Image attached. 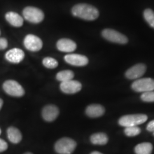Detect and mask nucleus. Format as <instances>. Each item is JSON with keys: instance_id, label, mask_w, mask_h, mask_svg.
<instances>
[{"instance_id": "nucleus-26", "label": "nucleus", "mask_w": 154, "mask_h": 154, "mask_svg": "<svg viewBox=\"0 0 154 154\" xmlns=\"http://www.w3.org/2000/svg\"><path fill=\"white\" fill-rule=\"evenodd\" d=\"M8 45V42L5 38H0V50L5 49Z\"/></svg>"}, {"instance_id": "nucleus-24", "label": "nucleus", "mask_w": 154, "mask_h": 154, "mask_svg": "<svg viewBox=\"0 0 154 154\" xmlns=\"http://www.w3.org/2000/svg\"><path fill=\"white\" fill-rule=\"evenodd\" d=\"M140 98L144 102H154V91H149V92L143 93L142 94Z\"/></svg>"}, {"instance_id": "nucleus-12", "label": "nucleus", "mask_w": 154, "mask_h": 154, "mask_svg": "<svg viewBox=\"0 0 154 154\" xmlns=\"http://www.w3.org/2000/svg\"><path fill=\"white\" fill-rule=\"evenodd\" d=\"M5 57L6 60L11 63H19L23 60L25 53L22 50L13 48L6 53Z\"/></svg>"}, {"instance_id": "nucleus-1", "label": "nucleus", "mask_w": 154, "mask_h": 154, "mask_svg": "<svg viewBox=\"0 0 154 154\" xmlns=\"http://www.w3.org/2000/svg\"><path fill=\"white\" fill-rule=\"evenodd\" d=\"M72 14L86 21H94L98 18V10L93 6L87 4H78L72 7Z\"/></svg>"}, {"instance_id": "nucleus-31", "label": "nucleus", "mask_w": 154, "mask_h": 154, "mask_svg": "<svg viewBox=\"0 0 154 154\" xmlns=\"http://www.w3.org/2000/svg\"><path fill=\"white\" fill-rule=\"evenodd\" d=\"M1 128H0V135H1Z\"/></svg>"}, {"instance_id": "nucleus-16", "label": "nucleus", "mask_w": 154, "mask_h": 154, "mask_svg": "<svg viewBox=\"0 0 154 154\" xmlns=\"http://www.w3.org/2000/svg\"><path fill=\"white\" fill-rule=\"evenodd\" d=\"M105 108L100 105H91L86 110V114L90 118H98L103 116L105 113Z\"/></svg>"}, {"instance_id": "nucleus-8", "label": "nucleus", "mask_w": 154, "mask_h": 154, "mask_svg": "<svg viewBox=\"0 0 154 154\" xmlns=\"http://www.w3.org/2000/svg\"><path fill=\"white\" fill-rule=\"evenodd\" d=\"M23 44L26 49L31 51H38L42 49L43 43L37 35L28 34L23 40Z\"/></svg>"}, {"instance_id": "nucleus-5", "label": "nucleus", "mask_w": 154, "mask_h": 154, "mask_svg": "<svg viewBox=\"0 0 154 154\" xmlns=\"http://www.w3.org/2000/svg\"><path fill=\"white\" fill-rule=\"evenodd\" d=\"M2 88L6 93L12 97H21L25 94L22 86L14 80L6 81L3 84Z\"/></svg>"}, {"instance_id": "nucleus-27", "label": "nucleus", "mask_w": 154, "mask_h": 154, "mask_svg": "<svg viewBox=\"0 0 154 154\" xmlns=\"http://www.w3.org/2000/svg\"><path fill=\"white\" fill-rule=\"evenodd\" d=\"M147 130L149 132H154V120L149 122L147 126Z\"/></svg>"}, {"instance_id": "nucleus-15", "label": "nucleus", "mask_w": 154, "mask_h": 154, "mask_svg": "<svg viewBox=\"0 0 154 154\" xmlns=\"http://www.w3.org/2000/svg\"><path fill=\"white\" fill-rule=\"evenodd\" d=\"M5 19L9 24L14 27H21L23 23V18L16 12L9 11L6 13Z\"/></svg>"}, {"instance_id": "nucleus-17", "label": "nucleus", "mask_w": 154, "mask_h": 154, "mask_svg": "<svg viewBox=\"0 0 154 154\" xmlns=\"http://www.w3.org/2000/svg\"><path fill=\"white\" fill-rule=\"evenodd\" d=\"M8 139L12 143H19L22 140V136L20 131L14 127H10L7 130Z\"/></svg>"}, {"instance_id": "nucleus-3", "label": "nucleus", "mask_w": 154, "mask_h": 154, "mask_svg": "<svg viewBox=\"0 0 154 154\" xmlns=\"http://www.w3.org/2000/svg\"><path fill=\"white\" fill-rule=\"evenodd\" d=\"M77 147V143L72 139L61 138L55 144V151L59 154H72Z\"/></svg>"}, {"instance_id": "nucleus-29", "label": "nucleus", "mask_w": 154, "mask_h": 154, "mask_svg": "<svg viewBox=\"0 0 154 154\" xmlns=\"http://www.w3.org/2000/svg\"><path fill=\"white\" fill-rule=\"evenodd\" d=\"M90 154H102V153H100V152H99L98 151H93V152H92Z\"/></svg>"}, {"instance_id": "nucleus-32", "label": "nucleus", "mask_w": 154, "mask_h": 154, "mask_svg": "<svg viewBox=\"0 0 154 154\" xmlns=\"http://www.w3.org/2000/svg\"><path fill=\"white\" fill-rule=\"evenodd\" d=\"M0 35H1V30H0Z\"/></svg>"}, {"instance_id": "nucleus-14", "label": "nucleus", "mask_w": 154, "mask_h": 154, "mask_svg": "<svg viewBox=\"0 0 154 154\" xmlns=\"http://www.w3.org/2000/svg\"><path fill=\"white\" fill-rule=\"evenodd\" d=\"M57 48L62 52L71 53L77 49V44L72 39L62 38L57 42Z\"/></svg>"}, {"instance_id": "nucleus-23", "label": "nucleus", "mask_w": 154, "mask_h": 154, "mask_svg": "<svg viewBox=\"0 0 154 154\" xmlns=\"http://www.w3.org/2000/svg\"><path fill=\"white\" fill-rule=\"evenodd\" d=\"M141 132V130L137 126L127 127L125 129V133L127 137H132L139 135Z\"/></svg>"}, {"instance_id": "nucleus-28", "label": "nucleus", "mask_w": 154, "mask_h": 154, "mask_svg": "<svg viewBox=\"0 0 154 154\" xmlns=\"http://www.w3.org/2000/svg\"><path fill=\"white\" fill-rule=\"evenodd\" d=\"M3 103H4V102H3V100L2 99H0V110L1 109L2 106H3Z\"/></svg>"}, {"instance_id": "nucleus-25", "label": "nucleus", "mask_w": 154, "mask_h": 154, "mask_svg": "<svg viewBox=\"0 0 154 154\" xmlns=\"http://www.w3.org/2000/svg\"><path fill=\"white\" fill-rule=\"evenodd\" d=\"M8 148V144L4 139L0 138V152H4Z\"/></svg>"}, {"instance_id": "nucleus-22", "label": "nucleus", "mask_w": 154, "mask_h": 154, "mask_svg": "<svg viewBox=\"0 0 154 154\" xmlns=\"http://www.w3.org/2000/svg\"><path fill=\"white\" fill-rule=\"evenodd\" d=\"M42 63L45 67L51 69H55L58 65V61L51 57L45 58L42 61Z\"/></svg>"}, {"instance_id": "nucleus-7", "label": "nucleus", "mask_w": 154, "mask_h": 154, "mask_svg": "<svg viewBox=\"0 0 154 154\" xmlns=\"http://www.w3.org/2000/svg\"><path fill=\"white\" fill-rule=\"evenodd\" d=\"M132 89L136 92H149L154 90V79L150 78H142L132 83Z\"/></svg>"}, {"instance_id": "nucleus-10", "label": "nucleus", "mask_w": 154, "mask_h": 154, "mask_svg": "<svg viewBox=\"0 0 154 154\" xmlns=\"http://www.w3.org/2000/svg\"><path fill=\"white\" fill-rule=\"evenodd\" d=\"M64 60L66 62L72 66H85L88 64V58L81 54H70L65 55Z\"/></svg>"}, {"instance_id": "nucleus-11", "label": "nucleus", "mask_w": 154, "mask_h": 154, "mask_svg": "<svg viewBox=\"0 0 154 154\" xmlns=\"http://www.w3.org/2000/svg\"><path fill=\"white\" fill-rule=\"evenodd\" d=\"M146 71V66L143 63H138L130 68L125 74L129 79H135L143 76Z\"/></svg>"}, {"instance_id": "nucleus-21", "label": "nucleus", "mask_w": 154, "mask_h": 154, "mask_svg": "<svg viewBox=\"0 0 154 154\" xmlns=\"http://www.w3.org/2000/svg\"><path fill=\"white\" fill-rule=\"evenodd\" d=\"M143 17L149 25L154 29V11L151 9H147L143 12Z\"/></svg>"}, {"instance_id": "nucleus-13", "label": "nucleus", "mask_w": 154, "mask_h": 154, "mask_svg": "<svg viewBox=\"0 0 154 154\" xmlns=\"http://www.w3.org/2000/svg\"><path fill=\"white\" fill-rule=\"evenodd\" d=\"M59 113V109L55 105H47L42 110V116L45 121L50 122L55 120Z\"/></svg>"}, {"instance_id": "nucleus-2", "label": "nucleus", "mask_w": 154, "mask_h": 154, "mask_svg": "<svg viewBox=\"0 0 154 154\" xmlns=\"http://www.w3.org/2000/svg\"><path fill=\"white\" fill-rule=\"evenodd\" d=\"M23 18L28 22L38 23L44 19V13L41 9L33 6H27L22 11Z\"/></svg>"}, {"instance_id": "nucleus-9", "label": "nucleus", "mask_w": 154, "mask_h": 154, "mask_svg": "<svg viewBox=\"0 0 154 154\" xmlns=\"http://www.w3.org/2000/svg\"><path fill=\"white\" fill-rule=\"evenodd\" d=\"M60 88L64 93L73 94L79 92L82 89V84L77 81L72 79L69 81L61 82Z\"/></svg>"}, {"instance_id": "nucleus-4", "label": "nucleus", "mask_w": 154, "mask_h": 154, "mask_svg": "<svg viewBox=\"0 0 154 154\" xmlns=\"http://www.w3.org/2000/svg\"><path fill=\"white\" fill-rule=\"evenodd\" d=\"M147 116L145 114H132L123 116L119 120V124L121 126H137L147 121Z\"/></svg>"}, {"instance_id": "nucleus-33", "label": "nucleus", "mask_w": 154, "mask_h": 154, "mask_svg": "<svg viewBox=\"0 0 154 154\" xmlns=\"http://www.w3.org/2000/svg\"><path fill=\"white\" fill-rule=\"evenodd\" d=\"M154 132V133H153V135H154V132Z\"/></svg>"}, {"instance_id": "nucleus-19", "label": "nucleus", "mask_w": 154, "mask_h": 154, "mask_svg": "<svg viewBox=\"0 0 154 154\" xmlns=\"http://www.w3.org/2000/svg\"><path fill=\"white\" fill-rule=\"evenodd\" d=\"M153 149L152 144L148 142L140 143L135 147L136 154H151Z\"/></svg>"}, {"instance_id": "nucleus-20", "label": "nucleus", "mask_w": 154, "mask_h": 154, "mask_svg": "<svg viewBox=\"0 0 154 154\" xmlns=\"http://www.w3.org/2000/svg\"><path fill=\"white\" fill-rule=\"evenodd\" d=\"M74 77V74L73 72L69 70H66L58 72L56 75V78L61 82H64L72 80Z\"/></svg>"}, {"instance_id": "nucleus-30", "label": "nucleus", "mask_w": 154, "mask_h": 154, "mask_svg": "<svg viewBox=\"0 0 154 154\" xmlns=\"http://www.w3.org/2000/svg\"><path fill=\"white\" fill-rule=\"evenodd\" d=\"M33 154L32 153H31V152H26V153H25V154Z\"/></svg>"}, {"instance_id": "nucleus-6", "label": "nucleus", "mask_w": 154, "mask_h": 154, "mask_svg": "<svg viewBox=\"0 0 154 154\" xmlns=\"http://www.w3.org/2000/svg\"><path fill=\"white\" fill-rule=\"evenodd\" d=\"M102 35L106 40L116 44H126L128 40L126 36L111 29H106L102 32Z\"/></svg>"}, {"instance_id": "nucleus-18", "label": "nucleus", "mask_w": 154, "mask_h": 154, "mask_svg": "<svg viewBox=\"0 0 154 154\" xmlns=\"http://www.w3.org/2000/svg\"><path fill=\"white\" fill-rule=\"evenodd\" d=\"M109 138L105 133L99 132L92 135L90 137V141L95 145H105L108 142Z\"/></svg>"}]
</instances>
